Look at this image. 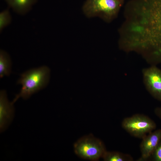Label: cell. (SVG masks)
I'll list each match as a JSON object with an SVG mask.
<instances>
[{"label": "cell", "mask_w": 161, "mask_h": 161, "mask_svg": "<svg viewBox=\"0 0 161 161\" xmlns=\"http://www.w3.org/2000/svg\"><path fill=\"white\" fill-rule=\"evenodd\" d=\"M75 153L79 157L87 160L97 161L102 158L106 151L104 144L92 135L82 137L74 144Z\"/></svg>", "instance_id": "cell-4"}, {"label": "cell", "mask_w": 161, "mask_h": 161, "mask_svg": "<svg viewBox=\"0 0 161 161\" xmlns=\"http://www.w3.org/2000/svg\"><path fill=\"white\" fill-rule=\"evenodd\" d=\"M150 159L154 161H161V139Z\"/></svg>", "instance_id": "cell-13"}, {"label": "cell", "mask_w": 161, "mask_h": 161, "mask_svg": "<svg viewBox=\"0 0 161 161\" xmlns=\"http://www.w3.org/2000/svg\"><path fill=\"white\" fill-rule=\"evenodd\" d=\"M142 72L143 82L147 90L161 102V70L153 65L143 69Z\"/></svg>", "instance_id": "cell-6"}, {"label": "cell", "mask_w": 161, "mask_h": 161, "mask_svg": "<svg viewBox=\"0 0 161 161\" xmlns=\"http://www.w3.org/2000/svg\"><path fill=\"white\" fill-rule=\"evenodd\" d=\"M161 139V129H160L153 131L143 137L140 146L141 156L137 161L150 159Z\"/></svg>", "instance_id": "cell-7"}, {"label": "cell", "mask_w": 161, "mask_h": 161, "mask_svg": "<svg viewBox=\"0 0 161 161\" xmlns=\"http://www.w3.org/2000/svg\"><path fill=\"white\" fill-rule=\"evenodd\" d=\"M49 75V69L46 66L31 69L21 74L17 83L21 85L22 87L12 103L14 104L20 98L27 99L45 87L48 83Z\"/></svg>", "instance_id": "cell-2"}, {"label": "cell", "mask_w": 161, "mask_h": 161, "mask_svg": "<svg viewBox=\"0 0 161 161\" xmlns=\"http://www.w3.org/2000/svg\"><path fill=\"white\" fill-rule=\"evenodd\" d=\"M155 114L161 119V106L156 108L154 110Z\"/></svg>", "instance_id": "cell-14"}, {"label": "cell", "mask_w": 161, "mask_h": 161, "mask_svg": "<svg viewBox=\"0 0 161 161\" xmlns=\"http://www.w3.org/2000/svg\"><path fill=\"white\" fill-rule=\"evenodd\" d=\"M11 17L9 10L6 9L0 13V30L1 31L11 22Z\"/></svg>", "instance_id": "cell-12"}, {"label": "cell", "mask_w": 161, "mask_h": 161, "mask_svg": "<svg viewBox=\"0 0 161 161\" xmlns=\"http://www.w3.org/2000/svg\"><path fill=\"white\" fill-rule=\"evenodd\" d=\"M11 63L8 55L5 51L0 52V77L2 78L5 76L10 75L11 71Z\"/></svg>", "instance_id": "cell-10"}, {"label": "cell", "mask_w": 161, "mask_h": 161, "mask_svg": "<svg viewBox=\"0 0 161 161\" xmlns=\"http://www.w3.org/2000/svg\"><path fill=\"white\" fill-rule=\"evenodd\" d=\"M124 0H86L83 9L88 17L98 16L107 22L116 18Z\"/></svg>", "instance_id": "cell-3"}, {"label": "cell", "mask_w": 161, "mask_h": 161, "mask_svg": "<svg viewBox=\"0 0 161 161\" xmlns=\"http://www.w3.org/2000/svg\"><path fill=\"white\" fill-rule=\"evenodd\" d=\"M13 104L8 100L6 91L1 90L0 92L1 132L6 129L13 120L15 112Z\"/></svg>", "instance_id": "cell-8"}, {"label": "cell", "mask_w": 161, "mask_h": 161, "mask_svg": "<svg viewBox=\"0 0 161 161\" xmlns=\"http://www.w3.org/2000/svg\"><path fill=\"white\" fill-rule=\"evenodd\" d=\"M8 5L16 12L21 14L29 11L37 0H5Z\"/></svg>", "instance_id": "cell-9"}, {"label": "cell", "mask_w": 161, "mask_h": 161, "mask_svg": "<svg viewBox=\"0 0 161 161\" xmlns=\"http://www.w3.org/2000/svg\"><path fill=\"white\" fill-rule=\"evenodd\" d=\"M140 42L153 64L161 63V0H147L139 18Z\"/></svg>", "instance_id": "cell-1"}, {"label": "cell", "mask_w": 161, "mask_h": 161, "mask_svg": "<svg viewBox=\"0 0 161 161\" xmlns=\"http://www.w3.org/2000/svg\"><path fill=\"white\" fill-rule=\"evenodd\" d=\"M105 161H132V157L130 155L118 151H106L102 157Z\"/></svg>", "instance_id": "cell-11"}, {"label": "cell", "mask_w": 161, "mask_h": 161, "mask_svg": "<svg viewBox=\"0 0 161 161\" xmlns=\"http://www.w3.org/2000/svg\"><path fill=\"white\" fill-rule=\"evenodd\" d=\"M122 126L132 136L142 139L156 128V124L153 120L140 114L124 118L122 122Z\"/></svg>", "instance_id": "cell-5"}]
</instances>
